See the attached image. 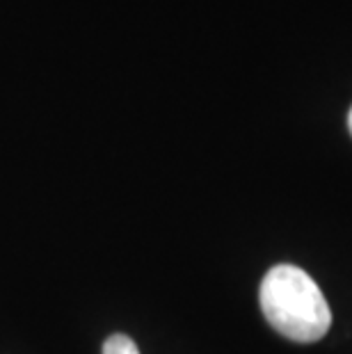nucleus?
I'll return each mask as SVG.
<instances>
[{
	"instance_id": "7ed1b4c3",
	"label": "nucleus",
	"mask_w": 352,
	"mask_h": 354,
	"mask_svg": "<svg viewBox=\"0 0 352 354\" xmlns=\"http://www.w3.org/2000/svg\"><path fill=\"white\" fill-rule=\"evenodd\" d=\"M348 128H350V135H352V108H350V115H348Z\"/></svg>"
},
{
	"instance_id": "f03ea898",
	"label": "nucleus",
	"mask_w": 352,
	"mask_h": 354,
	"mask_svg": "<svg viewBox=\"0 0 352 354\" xmlns=\"http://www.w3.org/2000/svg\"><path fill=\"white\" fill-rule=\"evenodd\" d=\"M103 354H140L136 341L126 334H112L103 343Z\"/></svg>"
},
{
	"instance_id": "f257e3e1",
	"label": "nucleus",
	"mask_w": 352,
	"mask_h": 354,
	"mask_svg": "<svg viewBox=\"0 0 352 354\" xmlns=\"http://www.w3.org/2000/svg\"><path fill=\"white\" fill-rule=\"evenodd\" d=\"M259 299L266 320L295 343L320 341L332 325L323 290L297 266H275L261 281Z\"/></svg>"
}]
</instances>
